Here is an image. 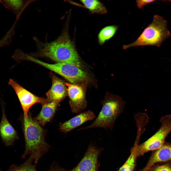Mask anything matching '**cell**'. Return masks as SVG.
Wrapping results in <instances>:
<instances>
[{
  "label": "cell",
  "instance_id": "4fadbf2b",
  "mask_svg": "<svg viewBox=\"0 0 171 171\" xmlns=\"http://www.w3.org/2000/svg\"><path fill=\"white\" fill-rule=\"evenodd\" d=\"M60 102L49 101L42 105V109L34 119L42 126L51 121Z\"/></svg>",
  "mask_w": 171,
  "mask_h": 171
},
{
  "label": "cell",
  "instance_id": "8fae6325",
  "mask_svg": "<svg viewBox=\"0 0 171 171\" xmlns=\"http://www.w3.org/2000/svg\"><path fill=\"white\" fill-rule=\"evenodd\" d=\"M98 151L91 145L88 148L83 157L72 171H96Z\"/></svg>",
  "mask_w": 171,
  "mask_h": 171
},
{
  "label": "cell",
  "instance_id": "7a4b0ae2",
  "mask_svg": "<svg viewBox=\"0 0 171 171\" xmlns=\"http://www.w3.org/2000/svg\"><path fill=\"white\" fill-rule=\"evenodd\" d=\"M25 141V149L22 155L23 159L28 155H33L34 163L37 164L40 159L48 152L50 146L46 142L45 130L28 113L27 118H21Z\"/></svg>",
  "mask_w": 171,
  "mask_h": 171
},
{
  "label": "cell",
  "instance_id": "8992f818",
  "mask_svg": "<svg viewBox=\"0 0 171 171\" xmlns=\"http://www.w3.org/2000/svg\"><path fill=\"white\" fill-rule=\"evenodd\" d=\"M67 93L69 98V104L72 112L77 114L81 112L87 106L84 92L80 86L66 83Z\"/></svg>",
  "mask_w": 171,
  "mask_h": 171
},
{
  "label": "cell",
  "instance_id": "7402d4cb",
  "mask_svg": "<svg viewBox=\"0 0 171 171\" xmlns=\"http://www.w3.org/2000/svg\"><path fill=\"white\" fill-rule=\"evenodd\" d=\"M169 1H170L171 2V0H169Z\"/></svg>",
  "mask_w": 171,
  "mask_h": 171
},
{
  "label": "cell",
  "instance_id": "3957f363",
  "mask_svg": "<svg viewBox=\"0 0 171 171\" xmlns=\"http://www.w3.org/2000/svg\"><path fill=\"white\" fill-rule=\"evenodd\" d=\"M166 21L162 17L154 15L152 21L133 42L123 46L126 49L133 47L147 45L160 47L170 36Z\"/></svg>",
  "mask_w": 171,
  "mask_h": 171
},
{
  "label": "cell",
  "instance_id": "5b68a950",
  "mask_svg": "<svg viewBox=\"0 0 171 171\" xmlns=\"http://www.w3.org/2000/svg\"><path fill=\"white\" fill-rule=\"evenodd\" d=\"M8 84L15 91L21 105L23 116L25 118L28 117L29 110L33 105L39 103L42 105L49 101L47 98L39 97L33 94L12 79L9 80Z\"/></svg>",
  "mask_w": 171,
  "mask_h": 171
},
{
  "label": "cell",
  "instance_id": "d6986e66",
  "mask_svg": "<svg viewBox=\"0 0 171 171\" xmlns=\"http://www.w3.org/2000/svg\"><path fill=\"white\" fill-rule=\"evenodd\" d=\"M147 171H171V162L157 163Z\"/></svg>",
  "mask_w": 171,
  "mask_h": 171
},
{
  "label": "cell",
  "instance_id": "277c9868",
  "mask_svg": "<svg viewBox=\"0 0 171 171\" xmlns=\"http://www.w3.org/2000/svg\"><path fill=\"white\" fill-rule=\"evenodd\" d=\"M126 103L118 95L108 94L102 101L101 109L93 123L79 130L96 128L112 130L116 119L123 112Z\"/></svg>",
  "mask_w": 171,
  "mask_h": 171
},
{
  "label": "cell",
  "instance_id": "7c38bea8",
  "mask_svg": "<svg viewBox=\"0 0 171 171\" xmlns=\"http://www.w3.org/2000/svg\"><path fill=\"white\" fill-rule=\"evenodd\" d=\"M52 84L50 89L46 93L49 101L60 102L66 95V87L63 82L53 74H51Z\"/></svg>",
  "mask_w": 171,
  "mask_h": 171
},
{
  "label": "cell",
  "instance_id": "603a6c76",
  "mask_svg": "<svg viewBox=\"0 0 171 171\" xmlns=\"http://www.w3.org/2000/svg\"><path fill=\"white\" fill-rule=\"evenodd\" d=\"M0 171H1V170L0 169Z\"/></svg>",
  "mask_w": 171,
  "mask_h": 171
},
{
  "label": "cell",
  "instance_id": "ac0fdd59",
  "mask_svg": "<svg viewBox=\"0 0 171 171\" xmlns=\"http://www.w3.org/2000/svg\"><path fill=\"white\" fill-rule=\"evenodd\" d=\"M137 158L134 146L132 148L130 154L124 164L120 168L118 171H133L136 159Z\"/></svg>",
  "mask_w": 171,
  "mask_h": 171
},
{
  "label": "cell",
  "instance_id": "2e32d148",
  "mask_svg": "<svg viewBox=\"0 0 171 171\" xmlns=\"http://www.w3.org/2000/svg\"><path fill=\"white\" fill-rule=\"evenodd\" d=\"M35 157L32 155L20 165L13 164L10 166L7 171H37L36 164L33 163Z\"/></svg>",
  "mask_w": 171,
  "mask_h": 171
},
{
  "label": "cell",
  "instance_id": "e0dca14e",
  "mask_svg": "<svg viewBox=\"0 0 171 171\" xmlns=\"http://www.w3.org/2000/svg\"><path fill=\"white\" fill-rule=\"evenodd\" d=\"M118 29L117 26L111 25L106 26L102 29L98 35L99 44L102 45L106 41L112 38L115 34Z\"/></svg>",
  "mask_w": 171,
  "mask_h": 171
},
{
  "label": "cell",
  "instance_id": "9c48e42d",
  "mask_svg": "<svg viewBox=\"0 0 171 171\" xmlns=\"http://www.w3.org/2000/svg\"><path fill=\"white\" fill-rule=\"evenodd\" d=\"M4 108L2 106V116L0 123V136L5 146H8L12 145L18 137L16 131L6 117Z\"/></svg>",
  "mask_w": 171,
  "mask_h": 171
},
{
  "label": "cell",
  "instance_id": "5bb4252c",
  "mask_svg": "<svg viewBox=\"0 0 171 171\" xmlns=\"http://www.w3.org/2000/svg\"><path fill=\"white\" fill-rule=\"evenodd\" d=\"M37 0H0V2L5 8L12 11L17 20L26 8L32 3Z\"/></svg>",
  "mask_w": 171,
  "mask_h": 171
},
{
  "label": "cell",
  "instance_id": "ffe728a7",
  "mask_svg": "<svg viewBox=\"0 0 171 171\" xmlns=\"http://www.w3.org/2000/svg\"><path fill=\"white\" fill-rule=\"evenodd\" d=\"M155 0H138L136 1L137 6L139 9H142L145 6L153 2Z\"/></svg>",
  "mask_w": 171,
  "mask_h": 171
},
{
  "label": "cell",
  "instance_id": "6da1fadb",
  "mask_svg": "<svg viewBox=\"0 0 171 171\" xmlns=\"http://www.w3.org/2000/svg\"><path fill=\"white\" fill-rule=\"evenodd\" d=\"M68 25L66 23L60 35L53 41L43 42L34 37L33 39L38 49L35 54L57 62L71 64L80 68L81 64L79 56L74 43L70 37Z\"/></svg>",
  "mask_w": 171,
  "mask_h": 171
},
{
  "label": "cell",
  "instance_id": "52a82bcc",
  "mask_svg": "<svg viewBox=\"0 0 171 171\" xmlns=\"http://www.w3.org/2000/svg\"><path fill=\"white\" fill-rule=\"evenodd\" d=\"M54 72L61 75L71 83H74L86 79V73L75 65L66 63H57Z\"/></svg>",
  "mask_w": 171,
  "mask_h": 171
},
{
  "label": "cell",
  "instance_id": "44dd1931",
  "mask_svg": "<svg viewBox=\"0 0 171 171\" xmlns=\"http://www.w3.org/2000/svg\"><path fill=\"white\" fill-rule=\"evenodd\" d=\"M48 171H66L61 168L57 163L54 161L51 166L50 168ZM70 171H72V170Z\"/></svg>",
  "mask_w": 171,
  "mask_h": 171
},
{
  "label": "cell",
  "instance_id": "9a60e30c",
  "mask_svg": "<svg viewBox=\"0 0 171 171\" xmlns=\"http://www.w3.org/2000/svg\"><path fill=\"white\" fill-rule=\"evenodd\" d=\"M80 1L92 13L102 14L107 12V10L103 4L98 0H81Z\"/></svg>",
  "mask_w": 171,
  "mask_h": 171
},
{
  "label": "cell",
  "instance_id": "ba28073f",
  "mask_svg": "<svg viewBox=\"0 0 171 171\" xmlns=\"http://www.w3.org/2000/svg\"><path fill=\"white\" fill-rule=\"evenodd\" d=\"M171 162V142L165 141L159 149L153 151L145 166L141 171H147L158 163Z\"/></svg>",
  "mask_w": 171,
  "mask_h": 171
},
{
  "label": "cell",
  "instance_id": "30bf717a",
  "mask_svg": "<svg viewBox=\"0 0 171 171\" xmlns=\"http://www.w3.org/2000/svg\"><path fill=\"white\" fill-rule=\"evenodd\" d=\"M94 113L91 110L81 112L67 121L61 124L60 130L66 133L88 121L95 118Z\"/></svg>",
  "mask_w": 171,
  "mask_h": 171
}]
</instances>
